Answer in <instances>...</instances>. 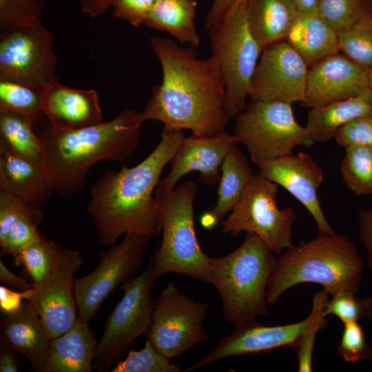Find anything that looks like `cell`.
Returning a JSON list of instances; mask_svg holds the SVG:
<instances>
[{
	"mask_svg": "<svg viewBox=\"0 0 372 372\" xmlns=\"http://www.w3.org/2000/svg\"><path fill=\"white\" fill-rule=\"evenodd\" d=\"M329 296L325 289L316 293L309 316L298 322L267 326L254 320L235 327L234 332L223 338L206 356L184 371L190 372L233 356L264 353L286 346L293 347L311 329L327 326L324 311Z\"/></svg>",
	"mask_w": 372,
	"mask_h": 372,
	"instance_id": "cell-12",
	"label": "cell"
},
{
	"mask_svg": "<svg viewBox=\"0 0 372 372\" xmlns=\"http://www.w3.org/2000/svg\"><path fill=\"white\" fill-rule=\"evenodd\" d=\"M364 265L346 236L318 231L312 240L291 245L277 259L269 280L267 300L274 304L289 289L301 283L320 285L330 295L342 290L358 293Z\"/></svg>",
	"mask_w": 372,
	"mask_h": 372,
	"instance_id": "cell-4",
	"label": "cell"
},
{
	"mask_svg": "<svg viewBox=\"0 0 372 372\" xmlns=\"http://www.w3.org/2000/svg\"><path fill=\"white\" fill-rule=\"evenodd\" d=\"M368 88L369 71L338 52L309 69L301 105L310 109L321 107L354 97Z\"/></svg>",
	"mask_w": 372,
	"mask_h": 372,
	"instance_id": "cell-19",
	"label": "cell"
},
{
	"mask_svg": "<svg viewBox=\"0 0 372 372\" xmlns=\"http://www.w3.org/2000/svg\"><path fill=\"white\" fill-rule=\"evenodd\" d=\"M180 369L160 352L146 339L143 348L129 351L124 360H118L112 372H180Z\"/></svg>",
	"mask_w": 372,
	"mask_h": 372,
	"instance_id": "cell-35",
	"label": "cell"
},
{
	"mask_svg": "<svg viewBox=\"0 0 372 372\" xmlns=\"http://www.w3.org/2000/svg\"><path fill=\"white\" fill-rule=\"evenodd\" d=\"M256 234L247 232L230 254L210 258L209 283L218 291L225 320L238 327L268 312L267 291L277 259Z\"/></svg>",
	"mask_w": 372,
	"mask_h": 372,
	"instance_id": "cell-5",
	"label": "cell"
},
{
	"mask_svg": "<svg viewBox=\"0 0 372 372\" xmlns=\"http://www.w3.org/2000/svg\"><path fill=\"white\" fill-rule=\"evenodd\" d=\"M358 236L366 251L368 267L372 273V206L359 211Z\"/></svg>",
	"mask_w": 372,
	"mask_h": 372,
	"instance_id": "cell-45",
	"label": "cell"
},
{
	"mask_svg": "<svg viewBox=\"0 0 372 372\" xmlns=\"http://www.w3.org/2000/svg\"><path fill=\"white\" fill-rule=\"evenodd\" d=\"M42 209L30 207L10 229L4 243L1 245V256L13 258L26 245L39 238L38 227L43 221Z\"/></svg>",
	"mask_w": 372,
	"mask_h": 372,
	"instance_id": "cell-36",
	"label": "cell"
},
{
	"mask_svg": "<svg viewBox=\"0 0 372 372\" xmlns=\"http://www.w3.org/2000/svg\"><path fill=\"white\" fill-rule=\"evenodd\" d=\"M237 0H214L207 14L205 29H210L223 15L225 12Z\"/></svg>",
	"mask_w": 372,
	"mask_h": 372,
	"instance_id": "cell-47",
	"label": "cell"
},
{
	"mask_svg": "<svg viewBox=\"0 0 372 372\" xmlns=\"http://www.w3.org/2000/svg\"><path fill=\"white\" fill-rule=\"evenodd\" d=\"M43 88L0 79V111H12L33 123L46 118L42 108Z\"/></svg>",
	"mask_w": 372,
	"mask_h": 372,
	"instance_id": "cell-31",
	"label": "cell"
},
{
	"mask_svg": "<svg viewBox=\"0 0 372 372\" xmlns=\"http://www.w3.org/2000/svg\"><path fill=\"white\" fill-rule=\"evenodd\" d=\"M278 185L255 174L240 200L225 220L222 231L236 237L242 231L258 235L273 253L280 254L292 245V226L297 215L291 207L280 209Z\"/></svg>",
	"mask_w": 372,
	"mask_h": 372,
	"instance_id": "cell-9",
	"label": "cell"
},
{
	"mask_svg": "<svg viewBox=\"0 0 372 372\" xmlns=\"http://www.w3.org/2000/svg\"><path fill=\"white\" fill-rule=\"evenodd\" d=\"M343 331L337 347L340 357L347 362L369 360L368 343L364 331L358 322L343 324Z\"/></svg>",
	"mask_w": 372,
	"mask_h": 372,
	"instance_id": "cell-39",
	"label": "cell"
},
{
	"mask_svg": "<svg viewBox=\"0 0 372 372\" xmlns=\"http://www.w3.org/2000/svg\"><path fill=\"white\" fill-rule=\"evenodd\" d=\"M112 0H81L82 11L92 19L102 15L110 6Z\"/></svg>",
	"mask_w": 372,
	"mask_h": 372,
	"instance_id": "cell-48",
	"label": "cell"
},
{
	"mask_svg": "<svg viewBox=\"0 0 372 372\" xmlns=\"http://www.w3.org/2000/svg\"><path fill=\"white\" fill-rule=\"evenodd\" d=\"M150 239L146 236L125 235L119 244L115 243L101 253L99 266L93 271L74 279V295L79 318L89 322L110 294L133 278Z\"/></svg>",
	"mask_w": 372,
	"mask_h": 372,
	"instance_id": "cell-14",
	"label": "cell"
},
{
	"mask_svg": "<svg viewBox=\"0 0 372 372\" xmlns=\"http://www.w3.org/2000/svg\"><path fill=\"white\" fill-rule=\"evenodd\" d=\"M340 52L361 68L372 69V14L338 32Z\"/></svg>",
	"mask_w": 372,
	"mask_h": 372,
	"instance_id": "cell-33",
	"label": "cell"
},
{
	"mask_svg": "<svg viewBox=\"0 0 372 372\" xmlns=\"http://www.w3.org/2000/svg\"><path fill=\"white\" fill-rule=\"evenodd\" d=\"M82 265L79 251L62 247L50 276L33 289L30 300L52 339L68 331L78 318L74 275Z\"/></svg>",
	"mask_w": 372,
	"mask_h": 372,
	"instance_id": "cell-16",
	"label": "cell"
},
{
	"mask_svg": "<svg viewBox=\"0 0 372 372\" xmlns=\"http://www.w3.org/2000/svg\"><path fill=\"white\" fill-rule=\"evenodd\" d=\"M150 43L161 65L162 81L140 112L143 123L156 121L200 136L225 132V86L214 56L200 58L196 48L169 39L152 37Z\"/></svg>",
	"mask_w": 372,
	"mask_h": 372,
	"instance_id": "cell-1",
	"label": "cell"
},
{
	"mask_svg": "<svg viewBox=\"0 0 372 372\" xmlns=\"http://www.w3.org/2000/svg\"><path fill=\"white\" fill-rule=\"evenodd\" d=\"M207 309L169 282L154 299L146 339L169 360L178 357L208 340L203 327Z\"/></svg>",
	"mask_w": 372,
	"mask_h": 372,
	"instance_id": "cell-11",
	"label": "cell"
},
{
	"mask_svg": "<svg viewBox=\"0 0 372 372\" xmlns=\"http://www.w3.org/2000/svg\"><path fill=\"white\" fill-rule=\"evenodd\" d=\"M369 5L372 8V0H366Z\"/></svg>",
	"mask_w": 372,
	"mask_h": 372,
	"instance_id": "cell-53",
	"label": "cell"
},
{
	"mask_svg": "<svg viewBox=\"0 0 372 372\" xmlns=\"http://www.w3.org/2000/svg\"><path fill=\"white\" fill-rule=\"evenodd\" d=\"M33 289L25 291H17L1 285V311L8 316L18 310L25 300H30L31 299L33 293Z\"/></svg>",
	"mask_w": 372,
	"mask_h": 372,
	"instance_id": "cell-44",
	"label": "cell"
},
{
	"mask_svg": "<svg viewBox=\"0 0 372 372\" xmlns=\"http://www.w3.org/2000/svg\"><path fill=\"white\" fill-rule=\"evenodd\" d=\"M0 144L15 155L43 165L44 152L32 121L12 111H0Z\"/></svg>",
	"mask_w": 372,
	"mask_h": 372,
	"instance_id": "cell-29",
	"label": "cell"
},
{
	"mask_svg": "<svg viewBox=\"0 0 372 372\" xmlns=\"http://www.w3.org/2000/svg\"><path fill=\"white\" fill-rule=\"evenodd\" d=\"M87 322L77 318L74 325L51 340L43 372H91L98 341Z\"/></svg>",
	"mask_w": 372,
	"mask_h": 372,
	"instance_id": "cell-23",
	"label": "cell"
},
{
	"mask_svg": "<svg viewBox=\"0 0 372 372\" xmlns=\"http://www.w3.org/2000/svg\"><path fill=\"white\" fill-rule=\"evenodd\" d=\"M184 137L182 130L164 125L158 145L143 161L119 171L107 168L93 183L86 211L101 244L111 246L123 234H160L154 191Z\"/></svg>",
	"mask_w": 372,
	"mask_h": 372,
	"instance_id": "cell-2",
	"label": "cell"
},
{
	"mask_svg": "<svg viewBox=\"0 0 372 372\" xmlns=\"http://www.w3.org/2000/svg\"><path fill=\"white\" fill-rule=\"evenodd\" d=\"M333 138L344 148L359 145L372 149V115L359 117L342 126Z\"/></svg>",
	"mask_w": 372,
	"mask_h": 372,
	"instance_id": "cell-40",
	"label": "cell"
},
{
	"mask_svg": "<svg viewBox=\"0 0 372 372\" xmlns=\"http://www.w3.org/2000/svg\"><path fill=\"white\" fill-rule=\"evenodd\" d=\"M0 282L18 291H25L34 287L32 282H28L23 277L12 272L0 260Z\"/></svg>",
	"mask_w": 372,
	"mask_h": 372,
	"instance_id": "cell-46",
	"label": "cell"
},
{
	"mask_svg": "<svg viewBox=\"0 0 372 372\" xmlns=\"http://www.w3.org/2000/svg\"><path fill=\"white\" fill-rule=\"evenodd\" d=\"M365 304H366V317H367L369 321L372 324V295L364 298ZM369 349V360L372 361V332L371 338L368 343Z\"/></svg>",
	"mask_w": 372,
	"mask_h": 372,
	"instance_id": "cell-51",
	"label": "cell"
},
{
	"mask_svg": "<svg viewBox=\"0 0 372 372\" xmlns=\"http://www.w3.org/2000/svg\"><path fill=\"white\" fill-rule=\"evenodd\" d=\"M152 262L137 276L123 283V295L110 315L98 341L94 369L105 371L117 362L141 335L147 333L154 299Z\"/></svg>",
	"mask_w": 372,
	"mask_h": 372,
	"instance_id": "cell-10",
	"label": "cell"
},
{
	"mask_svg": "<svg viewBox=\"0 0 372 372\" xmlns=\"http://www.w3.org/2000/svg\"><path fill=\"white\" fill-rule=\"evenodd\" d=\"M143 123L140 112L130 109L109 121L75 130H56L47 118L34 123L54 192L65 198L74 196L99 161L123 164L139 145Z\"/></svg>",
	"mask_w": 372,
	"mask_h": 372,
	"instance_id": "cell-3",
	"label": "cell"
},
{
	"mask_svg": "<svg viewBox=\"0 0 372 372\" xmlns=\"http://www.w3.org/2000/svg\"><path fill=\"white\" fill-rule=\"evenodd\" d=\"M210 48L225 86L229 120L247 105L252 76L262 49L251 31L248 0H237L210 29Z\"/></svg>",
	"mask_w": 372,
	"mask_h": 372,
	"instance_id": "cell-7",
	"label": "cell"
},
{
	"mask_svg": "<svg viewBox=\"0 0 372 372\" xmlns=\"http://www.w3.org/2000/svg\"><path fill=\"white\" fill-rule=\"evenodd\" d=\"M197 5V0H157L144 25L196 48L200 42L194 24Z\"/></svg>",
	"mask_w": 372,
	"mask_h": 372,
	"instance_id": "cell-28",
	"label": "cell"
},
{
	"mask_svg": "<svg viewBox=\"0 0 372 372\" xmlns=\"http://www.w3.org/2000/svg\"><path fill=\"white\" fill-rule=\"evenodd\" d=\"M198 186L189 180L174 189L156 186L155 208L163 233L152 262L155 280L168 273L209 283L210 257L200 247L194 227V200Z\"/></svg>",
	"mask_w": 372,
	"mask_h": 372,
	"instance_id": "cell-6",
	"label": "cell"
},
{
	"mask_svg": "<svg viewBox=\"0 0 372 372\" xmlns=\"http://www.w3.org/2000/svg\"><path fill=\"white\" fill-rule=\"evenodd\" d=\"M44 6L43 0H0V33L34 23Z\"/></svg>",
	"mask_w": 372,
	"mask_h": 372,
	"instance_id": "cell-37",
	"label": "cell"
},
{
	"mask_svg": "<svg viewBox=\"0 0 372 372\" xmlns=\"http://www.w3.org/2000/svg\"><path fill=\"white\" fill-rule=\"evenodd\" d=\"M96 90L68 87L57 79L42 90V108L52 128L70 131L104 123Z\"/></svg>",
	"mask_w": 372,
	"mask_h": 372,
	"instance_id": "cell-20",
	"label": "cell"
},
{
	"mask_svg": "<svg viewBox=\"0 0 372 372\" xmlns=\"http://www.w3.org/2000/svg\"><path fill=\"white\" fill-rule=\"evenodd\" d=\"M0 191L10 192L28 205L39 209L54 193L44 165L22 158L1 144Z\"/></svg>",
	"mask_w": 372,
	"mask_h": 372,
	"instance_id": "cell-22",
	"label": "cell"
},
{
	"mask_svg": "<svg viewBox=\"0 0 372 372\" xmlns=\"http://www.w3.org/2000/svg\"><path fill=\"white\" fill-rule=\"evenodd\" d=\"M0 371H18L16 351L2 344L0 350Z\"/></svg>",
	"mask_w": 372,
	"mask_h": 372,
	"instance_id": "cell-49",
	"label": "cell"
},
{
	"mask_svg": "<svg viewBox=\"0 0 372 372\" xmlns=\"http://www.w3.org/2000/svg\"><path fill=\"white\" fill-rule=\"evenodd\" d=\"M369 88L372 90V69L369 70Z\"/></svg>",
	"mask_w": 372,
	"mask_h": 372,
	"instance_id": "cell-52",
	"label": "cell"
},
{
	"mask_svg": "<svg viewBox=\"0 0 372 372\" xmlns=\"http://www.w3.org/2000/svg\"><path fill=\"white\" fill-rule=\"evenodd\" d=\"M366 304L364 298H359L356 293L342 290L330 295L327 300L324 314L333 315L343 324L358 322L366 317Z\"/></svg>",
	"mask_w": 372,
	"mask_h": 372,
	"instance_id": "cell-38",
	"label": "cell"
},
{
	"mask_svg": "<svg viewBox=\"0 0 372 372\" xmlns=\"http://www.w3.org/2000/svg\"><path fill=\"white\" fill-rule=\"evenodd\" d=\"M30 207H32L17 196L8 192L0 191V246L4 243L15 222Z\"/></svg>",
	"mask_w": 372,
	"mask_h": 372,
	"instance_id": "cell-42",
	"label": "cell"
},
{
	"mask_svg": "<svg viewBox=\"0 0 372 372\" xmlns=\"http://www.w3.org/2000/svg\"><path fill=\"white\" fill-rule=\"evenodd\" d=\"M320 0H293L299 14H318Z\"/></svg>",
	"mask_w": 372,
	"mask_h": 372,
	"instance_id": "cell-50",
	"label": "cell"
},
{
	"mask_svg": "<svg viewBox=\"0 0 372 372\" xmlns=\"http://www.w3.org/2000/svg\"><path fill=\"white\" fill-rule=\"evenodd\" d=\"M372 115V90L349 99L311 108L306 128L315 142L327 143L339 128L359 117Z\"/></svg>",
	"mask_w": 372,
	"mask_h": 372,
	"instance_id": "cell-26",
	"label": "cell"
},
{
	"mask_svg": "<svg viewBox=\"0 0 372 372\" xmlns=\"http://www.w3.org/2000/svg\"><path fill=\"white\" fill-rule=\"evenodd\" d=\"M0 338L2 345L25 356L34 371L43 372L52 338L30 300H25L18 310L1 321Z\"/></svg>",
	"mask_w": 372,
	"mask_h": 372,
	"instance_id": "cell-21",
	"label": "cell"
},
{
	"mask_svg": "<svg viewBox=\"0 0 372 372\" xmlns=\"http://www.w3.org/2000/svg\"><path fill=\"white\" fill-rule=\"evenodd\" d=\"M318 14L339 32L372 14V8L366 0H320Z\"/></svg>",
	"mask_w": 372,
	"mask_h": 372,
	"instance_id": "cell-34",
	"label": "cell"
},
{
	"mask_svg": "<svg viewBox=\"0 0 372 372\" xmlns=\"http://www.w3.org/2000/svg\"><path fill=\"white\" fill-rule=\"evenodd\" d=\"M340 173L353 192L358 195L372 194V149L359 145L346 147Z\"/></svg>",
	"mask_w": 372,
	"mask_h": 372,
	"instance_id": "cell-32",
	"label": "cell"
},
{
	"mask_svg": "<svg viewBox=\"0 0 372 372\" xmlns=\"http://www.w3.org/2000/svg\"><path fill=\"white\" fill-rule=\"evenodd\" d=\"M62 247L41 234L39 238L23 247L14 257L16 265H21L34 287L44 282L51 274Z\"/></svg>",
	"mask_w": 372,
	"mask_h": 372,
	"instance_id": "cell-30",
	"label": "cell"
},
{
	"mask_svg": "<svg viewBox=\"0 0 372 372\" xmlns=\"http://www.w3.org/2000/svg\"><path fill=\"white\" fill-rule=\"evenodd\" d=\"M320 327H314L302 335L293 348L298 356V371L309 372L312 371V358L316 333Z\"/></svg>",
	"mask_w": 372,
	"mask_h": 372,
	"instance_id": "cell-43",
	"label": "cell"
},
{
	"mask_svg": "<svg viewBox=\"0 0 372 372\" xmlns=\"http://www.w3.org/2000/svg\"><path fill=\"white\" fill-rule=\"evenodd\" d=\"M239 143L235 134L224 132L215 136L192 134L183 139L170 161L167 175L157 186L174 189L178 181L189 172H199V181L208 186L220 181L221 164L228 152Z\"/></svg>",
	"mask_w": 372,
	"mask_h": 372,
	"instance_id": "cell-18",
	"label": "cell"
},
{
	"mask_svg": "<svg viewBox=\"0 0 372 372\" xmlns=\"http://www.w3.org/2000/svg\"><path fill=\"white\" fill-rule=\"evenodd\" d=\"M52 34L41 19L0 33V79L43 88L56 79Z\"/></svg>",
	"mask_w": 372,
	"mask_h": 372,
	"instance_id": "cell-13",
	"label": "cell"
},
{
	"mask_svg": "<svg viewBox=\"0 0 372 372\" xmlns=\"http://www.w3.org/2000/svg\"><path fill=\"white\" fill-rule=\"evenodd\" d=\"M220 170L216 203L200 218L201 225L209 229L231 211L254 175L247 158L236 146L225 156Z\"/></svg>",
	"mask_w": 372,
	"mask_h": 372,
	"instance_id": "cell-25",
	"label": "cell"
},
{
	"mask_svg": "<svg viewBox=\"0 0 372 372\" xmlns=\"http://www.w3.org/2000/svg\"><path fill=\"white\" fill-rule=\"evenodd\" d=\"M285 39L309 68L340 52L338 32L318 14H299Z\"/></svg>",
	"mask_w": 372,
	"mask_h": 372,
	"instance_id": "cell-24",
	"label": "cell"
},
{
	"mask_svg": "<svg viewBox=\"0 0 372 372\" xmlns=\"http://www.w3.org/2000/svg\"><path fill=\"white\" fill-rule=\"evenodd\" d=\"M308 65L285 39L265 48L251 79L249 96L254 101H303Z\"/></svg>",
	"mask_w": 372,
	"mask_h": 372,
	"instance_id": "cell-15",
	"label": "cell"
},
{
	"mask_svg": "<svg viewBox=\"0 0 372 372\" xmlns=\"http://www.w3.org/2000/svg\"><path fill=\"white\" fill-rule=\"evenodd\" d=\"M299 14L293 0H248V21L263 50L284 40Z\"/></svg>",
	"mask_w": 372,
	"mask_h": 372,
	"instance_id": "cell-27",
	"label": "cell"
},
{
	"mask_svg": "<svg viewBox=\"0 0 372 372\" xmlns=\"http://www.w3.org/2000/svg\"><path fill=\"white\" fill-rule=\"evenodd\" d=\"M258 173L285 188L297 199L314 219L318 231L335 232L320 206L318 189L324 179L320 166L309 154L293 153L271 160L252 161Z\"/></svg>",
	"mask_w": 372,
	"mask_h": 372,
	"instance_id": "cell-17",
	"label": "cell"
},
{
	"mask_svg": "<svg viewBox=\"0 0 372 372\" xmlns=\"http://www.w3.org/2000/svg\"><path fill=\"white\" fill-rule=\"evenodd\" d=\"M235 135L251 160H271L292 153L296 146L316 142L296 120L291 103L254 101L236 116Z\"/></svg>",
	"mask_w": 372,
	"mask_h": 372,
	"instance_id": "cell-8",
	"label": "cell"
},
{
	"mask_svg": "<svg viewBox=\"0 0 372 372\" xmlns=\"http://www.w3.org/2000/svg\"><path fill=\"white\" fill-rule=\"evenodd\" d=\"M157 0H112V17L138 27L144 25Z\"/></svg>",
	"mask_w": 372,
	"mask_h": 372,
	"instance_id": "cell-41",
	"label": "cell"
}]
</instances>
